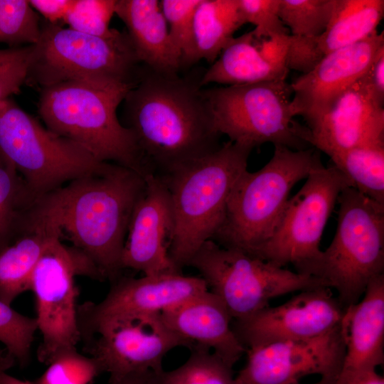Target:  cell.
Instances as JSON below:
<instances>
[{"mask_svg": "<svg viewBox=\"0 0 384 384\" xmlns=\"http://www.w3.org/2000/svg\"><path fill=\"white\" fill-rule=\"evenodd\" d=\"M173 230L167 188L159 176L148 175L128 226L122 257L123 270H134L144 275L181 272L169 256Z\"/></svg>", "mask_w": 384, "mask_h": 384, "instance_id": "ac0fdd59", "label": "cell"}, {"mask_svg": "<svg viewBox=\"0 0 384 384\" xmlns=\"http://www.w3.org/2000/svg\"><path fill=\"white\" fill-rule=\"evenodd\" d=\"M345 356L338 378L346 384L384 361V274L368 284L362 300L346 308L340 323Z\"/></svg>", "mask_w": 384, "mask_h": 384, "instance_id": "44dd1931", "label": "cell"}, {"mask_svg": "<svg viewBox=\"0 0 384 384\" xmlns=\"http://www.w3.org/2000/svg\"><path fill=\"white\" fill-rule=\"evenodd\" d=\"M201 0H161V9L172 44L179 55L181 68L196 63L193 18Z\"/></svg>", "mask_w": 384, "mask_h": 384, "instance_id": "1f68e13d", "label": "cell"}, {"mask_svg": "<svg viewBox=\"0 0 384 384\" xmlns=\"http://www.w3.org/2000/svg\"><path fill=\"white\" fill-rule=\"evenodd\" d=\"M352 187L333 164L313 170L289 198L272 236L252 256L284 267L291 264L302 274L321 255L320 241L341 192Z\"/></svg>", "mask_w": 384, "mask_h": 384, "instance_id": "7c38bea8", "label": "cell"}, {"mask_svg": "<svg viewBox=\"0 0 384 384\" xmlns=\"http://www.w3.org/2000/svg\"><path fill=\"white\" fill-rule=\"evenodd\" d=\"M337 203L334 239L302 274L334 288L346 309L360 301L374 277L384 274V204L352 187L341 192Z\"/></svg>", "mask_w": 384, "mask_h": 384, "instance_id": "52a82bcc", "label": "cell"}, {"mask_svg": "<svg viewBox=\"0 0 384 384\" xmlns=\"http://www.w3.org/2000/svg\"><path fill=\"white\" fill-rule=\"evenodd\" d=\"M38 14L27 0H0V43L10 48L35 45L41 36Z\"/></svg>", "mask_w": 384, "mask_h": 384, "instance_id": "4dcf8cb0", "label": "cell"}, {"mask_svg": "<svg viewBox=\"0 0 384 384\" xmlns=\"http://www.w3.org/2000/svg\"><path fill=\"white\" fill-rule=\"evenodd\" d=\"M116 4L117 0H75L63 23L80 32L106 36L112 30L109 26Z\"/></svg>", "mask_w": 384, "mask_h": 384, "instance_id": "e575fe53", "label": "cell"}, {"mask_svg": "<svg viewBox=\"0 0 384 384\" xmlns=\"http://www.w3.org/2000/svg\"><path fill=\"white\" fill-rule=\"evenodd\" d=\"M245 23L255 27L257 36L289 35L288 28L279 16V0H238Z\"/></svg>", "mask_w": 384, "mask_h": 384, "instance_id": "8d00e7d4", "label": "cell"}, {"mask_svg": "<svg viewBox=\"0 0 384 384\" xmlns=\"http://www.w3.org/2000/svg\"><path fill=\"white\" fill-rule=\"evenodd\" d=\"M57 236L60 238L50 227L24 218L16 238L0 251V300L11 305L19 295L30 290L34 270Z\"/></svg>", "mask_w": 384, "mask_h": 384, "instance_id": "d4e9b609", "label": "cell"}, {"mask_svg": "<svg viewBox=\"0 0 384 384\" xmlns=\"http://www.w3.org/2000/svg\"><path fill=\"white\" fill-rule=\"evenodd\" d=\"M383 102L367 71L306 127L309 144L331 158L353 147L384 143Z\"/></svg>", "mask_w": 384, "mask_h": 384, "instance_id": "2e32d148", "label": "cell"}, {"mask_svg": "<svg viewBox=\"0 0 384 384\" xmlns=\"http://www.w3.org/2000/svg\"><path fill=\"white\" fill-rule=\"evenodd\" d=\"M33 45L0 49V102L26 83Z\"/></svg>", "mask_w": 384, "mask_h": 384, "instance_id": "d590c367", "label": "cell"}, {"mask_svg": "<svg viewBox=\"0 0 384 384\" xmlns=\"http://www.w3.org/2000/svg\"><path fill=\"white\" fill-rule=\"evenodd\" d=\"M0 384H33L28 381L18 379L7 373V370L0 368Z\"/></svg>", "mask_w": 384, "mask_h": 384, "instance_id": "b9f144b4", "label": "cell"}, {"mask_svg": "<svg viewBox=\"0 0 384 384\" xmlns=\"http://www.w3.org/2000/svg\"><path fill=\"white\" fill-rule=\"evenodd\" d=\"M346 384H384V378L376 370H372L355 376Z\"/></svg>", "mask_w": 384, "mask_h": 384, "instance_id": "ab89813d", "label": "cell"}, {"mask_svg": "<svg viewBox=\"0 0 384 384\" xmlns=\"http://www.w3.org/2000/svg\"><path fill=\"white\" fill-rule=\"evenodd\" d=\"M289 35L257 36L251 31L233 37L203 75L201 87L286 80Z\"/></svg>", "mask_w": 384, "mask_h": 384, "instance_id": "ffe728a7", "label": "cell"}, {"mask_svg": "<svg viewBox=\"0 0 384 384\" xmlns=\"http://www.w3.org/2000/svg\"><path fill=\"white\" fill-rule=\"evenodd\" d=\"M252 149L229 140L215 151L159 176L170 196L174 230L169 256L178 270L212 240Z\"/></svg>", "mask_w": 384, "mask_h": 384, "instance_id": "277c9868", "label": "cell"}, {"mask_svg": "<svg viewBox=\"0 0 384 384\" xmlns=\"http://www.w3.org/2000/svg\"><path fill=\"white\" fill-rule=\"evenodd\" d=\"M115 14L124 23L140 63L164 75H176L181 68L171 41L160 1L117 0Z\"/></svg>", "mask_w": 384, "mask_h": 384, "instance_id": "603a6c76", "label": "cell"}, {"mask_svg": "<svg viewBox=\"0 0 384 384\" xmlns=\"http://www.w3.org/2000/svg\"><path fill=\"white\" fill-rule=\"evenodd\" d=\"M32 8L46 21L60 24L75 3V0H30Z\"/></svg>", "mask_w": 384, "mask_h": 384, "instance_id": "74e56055", "label": "cell"}, {"mask_svg": "<svg viewBox=\"0 0 384 384\" xmlns=\"http://www.w3.org/2000/svg\"><path fill=\"white\" fill-rule=\"evenodd\" d=\"M383 47L384 33L376 32L324 56L311 70L290 84L294 116L301 115L307 127L311 125L342 92L366 74Z\"/></svg>", "mask_w": 384, "mask_h": 384, "instance_id": "d6986e66", "label": "cell"}, {"mask_svg": "<svg viewBox=\"0 0 384 384\" xmlns=\"http://www.w3.org/2000/svg\"><path fill=\"white\" fill-rule=\"evenodd\" d=\"M145 178L105 162L97 172L36 198L28 215L66 237L102 279L121 277L122 257L134 208Z\"/></svg>", "mask_w": 384, "mask_h": 384, "instance_id": "6da1fadb", "label": "cell"}, {"mask_svg": "<svg viewBox=\"0 0 384 384\" xmlns=\"http://www.w3.org/2000/svg\"><path fill=\"white\" fill-rule=\"evenodd\" d=\"M79 330L87 353L109 374L110 384H119L132 375H158L169 352L193 346L174 333L161 314L114 316Z\"/></svg>", "mask_w": 384, "mask_h": 384, "instance_id": "4fadbf2b", "label": "cell"}, {"mask_svg": "<svg viewBox=\"0 0 384 384\" xmlns=\"http://www.w3.org/2000/svg\"><path fill=\"white\" fill-rule=\"evenodd\" d=\"M199 82L148 68L127 94L122 124L133 133L152 174L168 175L220 147Z\"/></svg>", "mask_w": 384, "mask_h": 384, "instance_id": "7a4b0ae2", "label": "cell"}, {"mask_svg": "<svg viewBox=\"0 0 384 384\" xmlns=\"http://www.w3.org/2000/svg\"><path fill=\"white\" fill-rule=\"evenodd\" d=\"M208 290L203 278L182 272L120 277L101 302L78 306V326L114 316L161 314Z\"/></svg>", "mask_w": 384, "mask_h": 384, "instance_id": "e0dca14e", "label": "cell"}, {"mask_svg": "<svg viewBox=\"0 0 384 384\" xmlns=\"http://www.w3.org/2000/svg\"><path fill=\"white\" fill-rule=\"evenodd\" d=\"M60 239L53 238L47 246L30 286L36 300L38 330L42 336L37 357L46 365L60 353L77 349L80 341L75 277L82 274L99 279L88 260Z\"/></svg>", "mask_w": 384, "mask_h": 384, "instance_id": "8fae6325", "label": "cell"}, {"mask_svg": "<svg viewBox=\"0 0 384 384\" xmlns=\"http://www.w3.org/2000/svg\"><path fill=\"white\" fill-rule=\"evenodd\" d=\"M0 368H6V366H4V364L0 361Z\"/></svg>", "mask_w": 384, "mask_h": 384, "instance_id": "ee69618b", "label": "cell"}, {"mask_svg": "<svg viewBox=\"0 0 384 384\" xmlns=\"http://www.w3.org/2000/svg\"><path fill=\"white\" fill-rule=\"evenodd\" d=\"M166 324L192 345L210 348L233 367L245 347L232 329V318L220 299L209 289L161 313Z\"/></svg>", "mask_w": 384, "mask_h": 384, "instance_id": "7402d4cb", "label": "cell"}, {"mask_svg": "<svg viewBox=\"0 0 384 384\" xmlns=\"http://www.w3.org/2000/svg\"><path fill=\"white\" fill-rule=\"evenodd\" d=\"M216 130L252 149L265 143L307 149L309 131L294 120L286 80L203 89Z\"/></svg>", "mask_w": 384, "mask_h": 384, "instance_id": "9c48e42d", "label": "cell"}, {"mask_svg": "<svg viewBox=\"0 0 384 384\" xmlns=\"http://www.w3.org/2000/svg\"><path fill=\"white\" fill-rule=\"evenodd\" d=\"M35 199L13 164L0 151V251L15 239Z\"/></svg>", "mask_w": 384, "mask_h": 384, "instance_id": "83f0119b", "label": "cell"}, {"mask_svg": "<svg viewBox=\"0 0 384 384\" xmlns=\"http://www.w3.org/2000/svg\"><path fill=\"white\" fill-rule=\"evenodd\" d=\"M132 85H96L68 81L41 89L38 107L45 126L78 144L102 162L151 174L130 129L117 109Z\"/></svg>", "mask_w": 384, "mask_h": 384, "instance_id": "3957f363", "label": "cell"}, {"mask_svg": "<svg viewBox=\"0 0 384 384\" xmlns=\"http://www.w3.org/2000/svg\"><path fill=\"white\" fill-rule=\"evenodd\" d=\"M245 23L238 0H201L193 18L197 60L214 63L235 32Z\"/></svg>", "mask_w": 384, "mask_h": 384, "instance_id": "484cf974", "label": "cell"}, {"mask_svg": "<svg viewBox=\"0 0 384 384\" xmlns=\"http://www.w3.org/2000/svg\"><path fill=\"white\" fill-rule=\"evenodd\" d=\"M297 384H303L301 382ZM309 384H338L337 378H321L320 380L316 383Z\"/></svg>", "mask_w": 384, "mask_h": 384, "instance_id": "7bdbcfd3", "label": "cell"}, {"mask_svg": "<svg viewBox=\"0 0 384 384\" xmlns=\"http://www.w3.org/2000/svg\"><path fill=\"white\" fill-rule=\"evenodd\" d=\"M322 165L314 148L293 150L274 145L262 168L247 169L238 178L212 240L253 255L273 234L294 185Z\"/></svg>", "mask_w": 384, "mask_h": 384, "instance_id": "5b68a950", "label": "cell"}, {"mask_svg": "<svg viewBox=\"0 0 384 384\" xmlns=\"http://www.w3.org/2000/svg\"><path fill=\"white\" fill-rule=\"evenodd\" d=\"M140 63L127 31L112 28L95 36L45 21L33 45L26 82L41 89L68 81L135 85Z\"/></svg>", "mask_w": 384, "mask_h": 384, "instance_id": "8992f818", "label": "cell"}, {"mask_svg": "<svg viewBox=\"0 0 384 384\" xmlns=\"http://www.w3.org/2000/svg\"><path fill=\"white\" fill-rule=\"evenodd\" d=\"M103 373L98 361L77 349L56 356L40 377L38 384H90Z\"/></svg>", "mask_w": 384, "mask_h": 384, "instance_id": "836d02e7", "label": "cell"}, {"mask_svg": "<svg viewBox=\"0 0 384 384\" xmlns=\"http://www.w3.org/2000/svg\"><path fill=\"white\" fill-rule=\"evenodd\" d=\"M188 266L198 271L208 289L220 299L234 320L246 318L270 306L273 298L326 287L314 276L223 247L212 240L199 247Z\"/></svg>", "mask_w": 384, "mask_h": 384, "instance_id": "30bf717a", "label": "cell"}, {"mask_svg": "<svg viewBox=\"0 0 384 384\" xmlns=\"http://www.w3.org/2000/svg\"><path fill=\"white\" fill-rule=\"evenodd\" d=\"M187 360L157 375L154 384H235L233 367L210 348L194 344Z\"/></svg>", "mask_w": 384, "mask_h": 384, "instance_id": "f1b7e54d", "label": "cell"}, {"mask_svg": "<svg viewBox=\"0 0 384 384\" xmlns=\"http://www.w3.org/2000/svg\"><path fill=\"white\" fill-rule=\"evenodd\" d=\"M383 14V0H336L324 32L317 37H301L311 65L314 68L329 53L376 33Z\"/></svg>", "mask_w": 384, "mask_h": 384, "instance_id": "cb8c5ba5", "label": "cell"}, {"mask_svg": "<svg viewBox=\"0 0 384 384\" xmlns=\"http://www.w3.org/2000/svg\"><path fill=\"white\" fill-rule=\"evenodd\" d=\"M156 375V374L151 373L132 375L124 378L119 384H154Z\"/></svg>", "mask_w": 384, "mask_h": 384, "instance_id": "60d3db41", "label": "cell"}, {"mask_svg": "<svg viewBox=\"0 0 384 384\" xmlns=\"http://www.w3.org/2000/svg\"><path fill=\"white\" fill-rule=\"evenodd\" d=\"M345 309L330 288L321 286L235 320L232 329L246 349L275 341L309 339L337 326Z\"/></svg>", "mask_w": 384, "mask_h": 384, "instance_id": "9a60e30c", "label": "cell"}, {"mask_svg": "<svg viewBox=\"0 0 384 384\" xmlns=\"http://www.w3.org/2000/svg\"><path fill=\"white\" fill-rule=\"evenodd\" d=\"M0 151L35 198L97 172L105 163L43 126L11 98L0 102Z\"/></svg>", "mask_w": 384, "mask_h": 384, "instance_id": "ba28073f", "label": "cell"}, {"mask_svg": "<svg viewBox=\"0 0 384 384\" xmlns=\"http://www.w3.org/2000/svg\"><path fill=\"white\" fill-rule=\"evenodd\" d=\"M235 384H297L310 375L338 378L345 343L340 324L314 338L269 343L246 350Z\"/></svg>", "mask_w": 384, "mask_h": 384, "instance_id": "5bb4252c", "label": "cell"}, {"mask_svg": "<svg viewBox=\"0 0 384 384\" xmlns=\"http://www.w3.org/2000/svg\"><path fill=\"white\" fill-rule=\"evenodd\" d=\"M36 331V318L24 316L0 300V342L21 366L30 360Z\"/></svg>", "mask_w": 384, "mask_h": 384, "instance_id": "d6a6232c", "label": "cell"}, {"mask_svg": "<svg viewBox=\"0 0 384 384\" xmlns=\"http://www.w3.org/2000/svg\"><path fill=\"white\" fill-rule=\"evenodd\" d=\"M353 188L384 204V143L356 146L331 157Z\"/></svg>", "mask_w": 384, "mask_h": 384, "instance_id": "4316f807", "label": "cell"}, {"mask_svg": "<svg viewBox=\"0 0 384 384\" xmlns=\"http://www.w3.org/2000/svg\"><path fill=\"white\" fill-rule=\"evenodd\" d=\"M336 0H279V16L291 36L317 37L326 30Z\"/></svg>", "mask_w": 384, "mask_h": 384, "instance_id": "f546056e", "label": "cell"}, {"mask_svg": "<svg viewBox=\"0 0 384 384\" xmlns=\"http://www.w3.org/2000/svg\"><path fill=\"white\" fill-rule=\"evenodd\" d=\"M372 86L375 92L384 98V47L382 48L368 70Z\"/></svg>", "mask_w": 384, "mask_h": 384, "instance_id": "f35d334b", "label": "cell"}]
</instances>
